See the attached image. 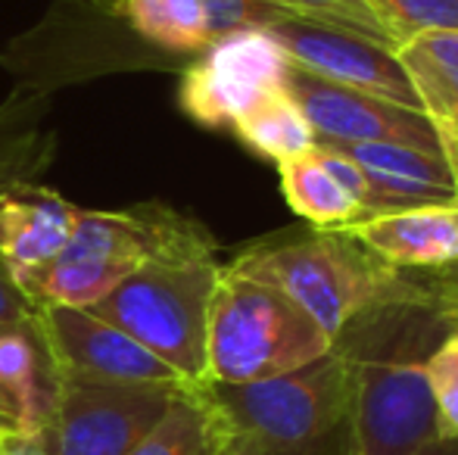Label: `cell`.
Wrapping results in <instances>:
<instances>
[{"mask_svg":"<svg viewBox=\"0 0 458 455\" xmlns=\"http://www.w3.org/2000/svg\"><path fill=\"white\" fill-rule=\"evenodd\" d=\"M38 316V306L29 299L22 284L16 281L13 268L0 259V324H19L31 322Z\"/></svg>","mask_w":458,"mask_h":455,"instance_id":"d4e9b609","label":"cell"},{"mask_svg":"<svg viewBox=\"0 0 458 455\" xmlns=\"http://www.w3.org/2000/svg\"><path fill=\"white\" fill-rule=\"evenodd\" d=\"M0 455H47V450L41 437L13 434V437H0Z\"/></svg>","mask_w":458,"mask_h":455,"instance_id":"4316f807","label":"cell"},{"mask_svg":"<svg viewBox=\"0 0 458 455\" xmlns=\"http://www.w3.org/2000/svg\"><path fill=\"white\" fill-rule=\"evenodd\" d=\"M268 4L281 6V10L293 13V16H300V19H309V22L352 31V35L377 41L390 50L399 47L393 31L386 29L384 19L371 10L368 0H268Z\"/></svg>","mask_w":458,"mask_h":455,"instance_id":"7402d4cb","label":"cell"},{"mask_svg":"<svg viewBox=\"0 0 458 455\" xmlns=\"http://www.w3.org/2000/svg\"><path fill=\"white\" fill-rule=\"evenodd\" d=\"M277 178L287 206L306 219L312 231H344L352 222L365 219L362 206L334 181L315 150L277 163Z\"/></svg>","mask_w":458,"mask_h":455,"instance_id":"ac0fdd59","label":"cell"},{"mask_svg":"<svg viewBox=\"0 0 458 455\" xmlns=\"http://www.w3.org/2000/svg\"><path fill=\"white\" fill-rule=\"evenodd\" d=\"M290 56L266 29L222 35L184 69L178 106L203 128H231L250 106L284 88Z\"/></svg>","mask_w":458,"mask_h":455,"instance_id":"ba28073f","label":"cell"},{"mask_svg":"<svg viewBox=\"0 0 458 455\" xmlns=\"http://www.w3.org/2000/svg\"><path fill=\"white\" fill-rule=\"evenodd\" d=\"M178 383H109L60 377L41 431L47 455H128L169 412Z\"/></svg>","mask_w":458,"mask_h":455,"instance_id":"52a82bcc","label":"cell"},{"mask_svg":"<svg viewBox=\"0 0 458 455\" xmlns=\"http://www.w3.org/2000/svg\"><path fill=\"white\" fill-rule=\"evenodd\" d=\"M443 437L458 440V328L449 331L424 362Z\"/></svg>","mask_w":458,"mask_h":455,"instance_id":"cb8c5ba5","label":"cell"},{"mask_svg":"<svg viewBox=\"0 0 458 455\" xmlns=\"http://www.w3.org/2000/svg\"><path fill=\"white\" fill-rule=\"evenodd\" d=\"M225 427L199 387H184L169 412L128 455H216Z\"/></svg>","mask_w":458,"mask_h":455,"instance_id":"44dd1931","label":"cell"},{"mask_svg":"<svg viewBox=\"0 0 458 455\" xmlns=\"http://www.w3.org/2000/svg\"><path fill=\"white\" fill-rule=\"evenodd\" d=\"M225 434L259 455H356L350 375L337 350L256 383H203Z\"/></svg>","mask_w":458,"mask_h":455,"instance_id":"3957f363","label":"cell"},{"mask_svg":"<svg viewBox=\"0 0 458 455\" xmlns=\"http://www.w3.org/2000/svg\"><path fill=\"white\" fill-rule=\"evenodd\" d=\"M458 328V291L384 303L352 318L334 341L350 375L356 455H415L443 440L424 362Z\"/></svg>","mask_w":458,"mask_h":455,"instance_id":"6da1fadb","label":"cell"},{"mask_svg":"<svg viewBox=\"0 0 458 455\" xmlns=\"http://www.w3.org/2000/svg\"><path fill=\"white\" fill-rule=\"evenodd\" d=\"M268 31L281 41L284 54L302 72L315 75L327 85L346 88V91L390 100L405 110H421L403 66L384 44L296 16L272 25Z\"/></svg>","mask_w":458,"mask_h":455,"instance_id":"30bf717a","label":"cell"},{"mask_svg":"<svg viewBox=\"0 0 458 455\" xmlns=\"http://www.w3.org/2000/svg\"><path fill=\"white\" fill-rule=\"evenodd\" d=\"M56 153V131L47 125V97L16 91L0 104V194L35 181Z\"/></svg>","mask_w":458,"mask_h":455,"instance_id":"e0dca14e","label":"cell"},{"mask_svg":"<svg viewBox=\"0 0 458 455\" xmlns=\"http://www.w3.org/2000/svg\"><path fill=\"white\" fill-rule=\"evenodd\" d=\"M216 455H259V452H253L247 443H241V440H234L231 434H225V443L218 446Z\"/></svg>","mask_w":458,"mask_h":455,"instance_id":"f1b7e54d","label":"cell"},{"mask_svg":"<svg viewBox=\"0 0 458 455\" xmlns=\"http://www.w3.org/2000/svg\"><path fill=\"white\" fill-rule=\"evenodd\" d=\"M60 368L38 316L0 324V437H41L54 412Z\"/></svg>","mask_w":458,"mask_h":455,"instance_id":"7c38bea8","label":"cell"},{"mask_svg":"<svg viewBox=\"0 0 458 455\" xmlns=\"http://www.w3.org/2000/svg\"><path fill=\"white\" fill-rule=\"evenodd\" d=\"M415 455H458V440L443 437V440H437V443L424 446V450Z\"/></svg>","mask_w":458,"mask_h":455,"instance_id":"83f0119b","label":"cell"},{"mask_svg":"<svg viewBox=\"0 0 458 455\" xmlns=\"http://www.w3.org/2000/svg\"><path fill=\"white\" fill-rule=\"evenodd\" d=\"M234 268L290 297L331 341L362 312L399 299L428 297L434 284L380 262L340 231H312L241 253Z\"/></svg>","mask_w":458,"mask_h":455,"instance_id":"277c9868","label":"cell"},{"mask_svg":"<svg viewBox=\"0 0 458 455\" xmlns=\"http://www.w3.org/2000/svg\"><path fill=\"white\" fill-rule=\"evenodd\" d=\"M115 16L147 44L169 54L197 56L216 41L203 0H119Z\"/></svg>","mask_w":458,"mask_h":455,"instance_id":"d6986e66","label":"cell"},{"mask_svg":"<svg viewBox=\"0 0 458 455\" xmlns=\"http://www.w3.org/2000/svg\"><path fill=\"white\" fill-rule=\"evenodd\" d=\"M218 247L197 219L165 206L140 203L128 209H79L72 237L60 256L19 274L38 309L72 306L91 309L140 265L159 256Z\"/></svg>","mask_w":458,"mask_h":455,"instance_id":"7a4b0ae2","label":"cell"},{"mask_svg":"<svg viewBox=\"0 0 458 455\" xmlns=\"http://www.w3.org/2000/svg\"><path fill=\"white\" fill-rule=\"evenodd\" d=\"M231 131L247 150L259 153V156L272 159V163L302 156V153H309L315 147L312 128H309L302 110L296 106V100L287 94V88H277L256 106H250L231 125Z\"/></svg>","mask_w":458,"mask_h":455,"instance_id":"ffe728a7","label":"cell"},{"mask_svg":"<svg viewBox=\"0 0 458 455\" xmlns=\"http://www.w3.org/2000/svg\"><path fill=\"white\" fill-rule=\"evenodd\" d=\"M218 247L159 256L128 274L88 312L163 358L187 387L206 383V331L222 262Z\"/></svg>","mask_w":458,"mask_h":455,"instance_id":"8992f818","label":"cell"},{"mask_svg":"<svg viewBox=\"0 0 458 455\" xmlns=\"http://www.w3.org/2000/svg\"><path fill=\"white\" fill-rule=\"evenodd\" d=\"M396 44L421 31H458V0H368Z\"/></svg>","mask_w":458,"mask_h":455,"instance_id":"603a6c76","label":"cell"},{"mask_svg":"<svg viewBox=\"0 0 458 455\" xmlns=\"http://www.w3.org/2000/svg\"><path fill=\"white\" fill-rule=\"evenodd\" d=\"M334 150H344L365 172L384 213L455 203L453 172L440 153L405 144H352Z\"/></svg>","mask_w":458,"mask_h":455,"instance_id":"9a60e30c","label":"cell"},{"mask_svg":"<svg viewBox=\"0 0 458 455\" xmlns=\"http://www.w3.org/2000/svg\"><path fill=\"white\" fill-rule=\"evenodd\" d=\"M79 206L38 181L13 184L0 194V259L13 274L47 265L69 243Z\"/></svg>","mask_w":458,"mask_h":455,"instance_id":"5bb4252c","label":"cell"},{"mask_svg":"<svg viewBox=\"0 0 458 455\" xmlns=\"http://www.w3.org/2000/svg\"><path fill=\"white\" fill-rule=\"evenodd\" d=\"M340 234L352 237L368 253L399 272L449 268L458 265V200L368 215L346 225Z\"/></svg>","mask_w":458,"mask_h":455,"instance_id":"4fadbf2b","label":"cell"},{"mask_svg":"<svg viewBox=\"0 0 458 455\" xmlns=\"http://www.w3.org/2000/svg\"><path fill=\"white\" fill-rule=\"evenodd\" d=\"M38 322L50 343L60 377L187 387L178 371H172L163 358L144 350L122 328L97 318L94 312L72 309V306H50V309H38Z\"/></svg>","mask_w":458,"mask_h":455,"instance_id":"8fae6325","label":"cell"},{"mask_svg":"<svg viewBox=\"0 0 458 455\" xmlns=\"http://www.w3.org/2000/svg\"><path fill=\"white\" fill-rule=\"evenodd\" d=\"M331 350V337L277 287L222 265L206 331V383L268 381Z\"/></svg>","mask_w":458,"mask_h":455,"instance_id":"5b68a950","label":"cell"},{"mask_svg":"<svg viewBox=\"0 0 458 455\" xmlns=\"http://www.w3.org/2000/svg\"><path fill=\"white\" fill-rule=\"evenodd\" d=\"M284 88L306 115L318 147L405 144L440 153L434 122L421 110H405V106L371 97V94L327 85L296 66H290Z\"/></svg>","mask_w":458,"mask_h":455,"instance_id":"9c48e42d","label":"cell"},{"mask_svg":"<svg viewBox=\"0 0 458 455\" xmlns=\"http://www.w3.org/2000/svg\"><path fill=\"white\" fill-rule=\"evenodd\" d=\"M437 134V147H440V156L446 159L449 172H453V184H455V200H458V134L446 131V128L434 125Z\"/></svg>","mask_w":458,"mask_h":455,"instance_id":"484cf974","label":"cell"},{"mask_svg":"<svg viewBox=\"0 0 458 455\" xmlns=\"http://www.w3.org/2000/svg\"><path fill=\"white\" fill-rule=\"evenodd\" d=\"M421 113L458 134V31H421L393 50Z\"/></svg>","mask_w":458,"mask_h":455,"instance_id":"2e32d148","label":"cell"},{"mask_svg":"<svg viewBox=\"0 0 458 455\" xmlns=\"http://www.w3.org/2000/svg\"><path fill=\"white\" fill-rule=\"evenodd\" d=\"M85 4H94V6H100V10L113 13V16H115V10H119V0H85Z\"/></svg>","mask_w":458,"mask_h":455,"instance_id":"f546056e","label":"cell"}]
</instances>
